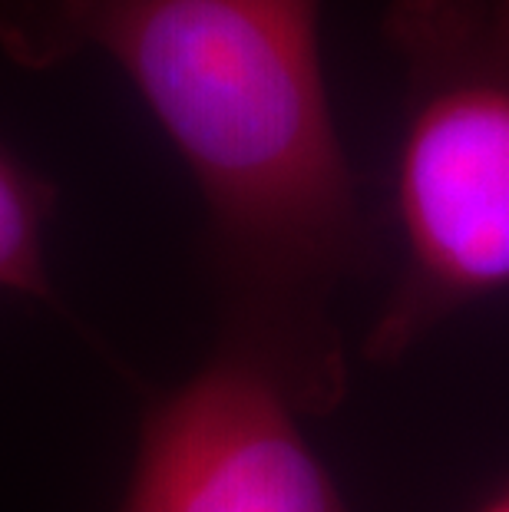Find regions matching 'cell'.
<instances>
[{
  "label": "cell",
  "instance_id": "1",
  "mask_svg": "<svg viewBox=\"0 0 509 512\" xmlns=\"http://www.w3.org/2000/svg\"><path fill=\"white\" fill-rule=\"evenodd\" d=\"M0 50L50 70L103 50L205 202L219 334L301 417L348 397L334 298L377 242L334 123L321 0H0Z\"/></svg>",
  "mask_w": 509,
  "mask_h": 512
},
{
  "label": "cell",
  "instance_id": "2",
  "mask_svg": "<svg viewBox=\"0 0 509 512\" xmlns=\"http://www.w3.org/2000/svg\"><path fill=\"white\" fill-rule=\"evenodd\" d=\"M381 34L400 63V265L361 354L397 364L509 291V0H391Z\"/></svg>",
  "mask_w": 509,
  "mask_h": 512
},
{
  "label": "cell",
  "instance_id": "3",
  "mask_svg": "<svg viewBox=\"0 0 509 512\" xmlns=\"http://www.w3.org/2000/svg\"><path fill=\"white\" fill-rule=\"evenodd\" d=\"M262 370L212 347L149 403L116 512H351Z\"/></svg>",
  "mask_w": 509,
  "mask_h": 512
},
{
  "label": "cell",
  "instance_id": "4",
  "mask_svg": "<svg viewBox=\"0 0 509 512\" xmlns=\"http://www.w3.org/2000/svg\"><path fill=\"white\" fill-rule=\"evenodd\" d=\"M57 209V189L0 146V291L53 301L43 235Z\"/></svg>",
  "mask_w": 509,
  "mask_h": 512
},
{
  "label": "cell",
  "instance_id": "5",
  "mask_svg": "<svg viewBox=\"0 0 509 512\" xmlns=\"http://www.w3.org/2000/svg\"><path fill=\"white\" fill-rule=\"evenodd\" d=\"M476 512H509V483L496 496H490Z\"/></svg>",
  "mask_w": 509,
  "mask_h": 512
}]
</instances>
